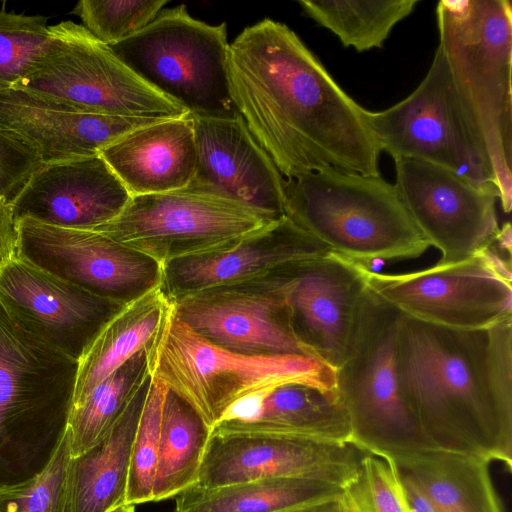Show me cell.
<instances>
[{
	"label": "cell",
	"mask_w": 512,
	"mask_h": 512,
	"mask_svg": "<svg viewBox=\"0 0 512 512\" xmlns=\"http://www.w3.org/2000/svg\"><path fill=\"white\" fill-rule=\"evenodd\" d=\"M232 101L284 178L324 169L378 176L368 110L351 98L287 25L265 18L228 51Z\"/></svg>",
	"instance_id": "1"
},
{
	"label": "cell",
	"mask_w": 512,
	"mask_h": 512,
	"mask_svg": "<svg viewBox=\"0 0 512 512\" xmlns=\"http://www.w3.org/2000/svg\"><path fill=\"white\" fill-rule=\"evenodd\" d=\"M401 398L436 449L512 465V318L453 329L402 314Z\"/></svg>",
	"instance_id": "2"
},
{
	"label": "cell",
	"mask_w": 512,
	"mask_h": 512,
	"mask_svg": "<svg viewBox=\"0 0 512 512\" xmlns=\"http://www.w3.org/2000/svg\"><path fill=\"white\" fill-rule=\"evenodd\" d=\"M78 365L0 303V491L31 482L55 456L68 428Z\"/></svg>",
	"instance_id": "3"
},
{
	"label": "cell",
	"mask_w": 512,
	"mask_h": 512,
	"mask_svg": "<svg viewBox=\"0 0 512 512\" xmlns=\"http://www.w3.org/2000/svg\"><path fill=\"white\" fill-rule=\"evenodd\" d=\"M441 48L489 159L505 213L512 205V6L509 0H441Z\"/></svg>",
	"instance_id": "4"
},
{
	"label": "cell",
	"mask_w": 512,
	"mask_h": 512,
	"mask_svg": "<svg viewBox=\"0 0 512 512\" xmlns=\"http://www.w3.org/2000/svg\"><path fill=\"white\" fill-rule=\"evenodd\" d=\"M285 216L350 260L421 256L430 244L394 184L378 176L324 169L285 178Z\"/></svg>",
	"instance_id": "5"
},
{
	"label": "cell",
	"mask_w": 512,
	"mask_h": 512,
	"mask_svg": "<svg viewBox=\"0 0 512 512\" xmlns=\"http://www.w3.org/2000/svg\"><path fill=\"white\" fill-rule=\"evenodd\" d=\"M150 376L213 427L240 399L288 383L335 388V370L304 355H245L201 337L173 313L149 349Z\"/></svg>",
	"instance_id": "6"
},
{
	"label": "cell",
	"mask_w": 512,
	"mask_h": 512,
	"mask_svg": "<svg viewBox=\"0 0 512 512\" xmlns=\"http://www.w3.org/2000/svg\"><path fill=\"white\" fill-rule=\"evenodd\" d=\"M401 316L367 287L335 369L336 390L350 421V443L385 460L436 449L399 393L395 356Z\"/></svg>",
	"instance_id": "7"
},
{
	"label": "cell",
	"mask_w": 512,
	"mask_h": 512,
	"mask_svg": "<svg viewBox=\"0 0 512 512\" xmlns=\"http://www.w3.org/2000/svg\"><path fill=\"white\" fill-rule=\"evenodd\" d=\"M51 41L32 70L13 88L61 109L139 119L189 113L136 75L83 25H50Z\"/></svg>",
	"instance_id": "8"
},
{
	"label": "cell",
	"mask_w": 512,
	"mask_h": 512,
	"mask_svg": "<svg viewBox=\"0 0 512 512\" xmlns=\"http://www.w3.org/2000/svg\"><path fill=\"white\" fill-rule=\"evenodd\" d=\"M109 47L145 83L191 116L239 115L229 88L224 22L207 24L179 5L163 9L142 30Z\"/></svg>",
	"instance_id": "9"
},
{
	"label": "cell",
	"mask_w": 512,
	"mask_h": 512,
	"mask_svg": "<svg viewBox=\"0 0 512 512\" xmlns=\"http://www.w3.org/2000/svg\"><path fill=\"white\" fill-rule=\"evenodd\" d=\"M279 219L222 196L184 188L132 196L99 232L161 266L231 250L268 231Z\"/></svg>",
	"instance_id": "10"
},
{
	"label": "cell",
	"mask_w": 512,
	"mask_h": 512,
	"mask_svg": "<svg viewBox=\"0 0 512 512\" xmlns=\"http://www.w3.org/2000/svg\"><path fill=\"white\" fill-rule=\"evenodd\" d=\"M368 119L381 152L394 160L431 163L477 186L497 190L484 146L439 46L416 89L385 110H368Z\"/></svg>",
	"instance_id": "11"
},
{
	"label": "cell",
	"mask_w": 512,
	"mask_h": 512,
	"mask_svg": "<svg viewBox=\"0 0 512 512\" xmlns=\"http://www.w3.org/2000/svg\"><path fill=\"white\" fill-rule=\"evenodd\" d=\"M504 251L494 242L457 263L398 274L365 266L363 274L371 292L407 317L453 329H481L512 318L511 258Z\"/></svg>",
	"instance_id": "12"
},
{
	"label": "cell",
	"mask_w": 512,
	"mask_h": 512,
	"mask_svg": "<svg viewBox=\"0 0 512 512\" xmlns=\"http://www.w3.org/2000/svg\"><path fill=\"white\" fill-rule=\"evenodd\" d=\"M290 269L263 280L186 295L172 302L173 313L201 337L232 352L312 357L294 330Z\"/></svg>",
	"instance_id": "13"
},
{
	"label": "cell",
	"mask_w": 512,
	"mask_h": 512,
	"mask_svg": "<svg viewBox=\"0 0 512 512\" xmlns=\"http://www.w3.org/2000/svg\"><path fill=\"white\" fill-rule=\"evenodd\" d=\"M394 163L397 192L421 234L440 250L439 264L464 261L495 242L500 232L495 188L416 159Z\"/></svg>",
	"instance_id": "14"
},
{
	"label": "cell",
	"mask_w": 512,
	"mask_h": 512,
	"mask_svg": "<svg viewBox=\"0 0 512 512\" xmlns=\"http://www.w3.org/2000/svg\"><path fill=\"white\" fill-rule=\"evenodd\" d=\"M16 257L94 295L126 304L161 285L162 266L93 230L17 222Z\"/></svg>",
	"instance_id": "15"
},
{
	"label": "cell",
	"mask_w": 512,
	"mask_h": 512,
	"mask_svg": "<svg viewBox=\"0 0 512 512\" xmlns=\"http://www.w3.org/2000/svg\"><path fill=\"white\" fill-rule=\"evenodd\" d=\"M365 454L346 442L262 431L212 430L194 487L301 478L343 488L356 475Z\"/></svg>",
	"instance_id": "16"
},
{
	"label": "cell",
	"mask_w": 512,
	"mask_h": 512,
	"mask_svg": "<svg viewBox=\"0 0 512 512\" xmlns=\"http://www.w3.org/2000/svg\"><path fill=\"white\" fill-rule=\"evenodd\" d=\"M0 303L28 332L80 361L125 304L94 295L18 258L0 272Z\"/></svg>",
	"instance_id": "17"
},
{
	"label": "cell",
	"mask_w": 512,
	"mask_h": 512,
	"mask_svg": "<svg viewBox=\"0 0 512 512\" xmlns=\"http://www.w3.org/2000/svg\"><path fill=\"white\" fill-rule=\"evenodd\" d=\"M364 267L333 252L299 262L289 271L296 335L312 357L334 370L344 356L367 290Z\"/></svg>",
	"instance_id": "18"
},
{
	"label": "cell",
	"mask_w": 512,
	"mask_h": 512,
	"mask_svg": "<svg viewBox=\"0 0 512 512\" xmlns=\"http://www.w3.org/2000/svg\"><path fill=\"white\" fill-rule=\"evenodd\" d=\"M192 118L197 168L187 188L284 217L285 178L242 117Z\"/></svg>",
	"instance_id": "19"
},
{
	"label": "cell",
	"mask_w": 512,
	"mask_h": 512,
	"mask_svg": "<svg viewBox=\"0 0 512 512\" xmlns=\"http://www.w3.org/2000/svg\"><path fill=\"white\" fill-rule=\"evenodd\" d=\"M130 198L99 154L42 164L11 209L16 222L92 230L118 216Z\"/></svg>",
	"instance_id": "20"
},
{
	"label": "cell",
	"mask_w": 512,
	"mask_h": 512,
	"mask_svg": "<svg viewBox=\"0 0 512 512\" xmlns=\"http://www.w3.org/2000/svg\"><path fill=\"white\" fill-rule=\"evenodd\" d=\"M330 253L329 247L284 216L264 234L231 250L165 264L160 287L172 303L199 291L274 277Z\"/></svg>",
	"instance_id": "21"
},
{
	"label": "cell",
	"mask_w": 512,
	"mask_h": 512,
	"mask_svg": "<svg viewBox=\"0 0 512 512\" xmlns=\"http://www.w3.org/2000/svg\"><path fill=\"white\" fill-rule=\"evenodd\" d=\"M156 121L76 113L19 89L0 90V130L31 149L42 164L99 155L128 132Z\"/></svg>",
	"instance_id": "22"
},
{
	"label": "cell",
	"mask_w": 512,
	"mask_h": 512,
	"mask_svg": "<svg viewBox=\"0 0 512 512\" xmlns=\"http://www.w3.org/2000/svg\"><path fill=\"white\" fill-rule=\"evenodd\" d=\"M100 155L131 197L187 188L197 168L193 118L188 114L137 128Z\"/></svg>",
	"instance_id": "23"
},
{
	"label": "cell",
	"mask_w": 512,
	"mask_h": 512,
	"mask_svg": "<svg viewBox=\"0 0 512 512\" xmlns=\"http://www.w3.org/2000/svg\"><path fill=\"white\" fill-rule=\"evenodd\" d=\"M150 380L98 442L70 457L64 512H112L125 505L131 450Z\"/></svg>",
	"instance_id": "24"
},
{
	"label": "cell",
	"mask_w": 512,
	"mask_h": 512,
	"mask_svg": "<svg viewBox=\"0 0 512 512\" xmlns=\"http://www.w3.org/2000/svg\"><path fill=\"white\" fill-rule=\"evenodd\" d=\"M173 305L160 286L126 303L103 326L79 361L72 407L131 359L150 347Z\"/></svg>",
	"instance_id": "25"
},
{
	"label": "cell",
	"mask_w": 512,
	"mask_h": 512,
	"mask_svg": "<svg viewBox=\"0 0 512 512\" xmlns=\"http://www.w3.org/2000/svg\"><path fill=\"white\" fill-rule=\"evenodd\" d=\"M391 461L435 512H503L489 462L466 454L428 449Z\"/></svg>",
	"instance_id": "26"
},
{
	"label": "cell",
	"mask_w": 512,
	"mask_h": 512,
	"mask_svg": "<svg viewBox=\"0 0 512 512\" xmlns=\"http://www.w3.org/2000/svg\"><path fill=\"white\" fill-rule=\"evenodd\" d=\"M218 431H262L350 443L348 414L335 388L288 383L269 391L248 422L224 420Z\"/></svg>",
	"instance_id": "27"
},
{
	"label": "cell",
	"mask_w": 512,
	"mask_h": 512,
	"mask_svg": "<svg viewBox=\"0 0 512 512\" xmlns=\"http://www.w3.org/2000/svg\"><path fill=\"white\" fill-rule=\"evenodd\" d=\"M211 434L212 427L196 410L167 389L152 501L175 498L197 484Z\"/></svg>",
	"instance_id": "28"
},
{
	"label": "cell",
	"mask_w": 512,
	"mask_h": 512,
	"mask_svg": "<svg viewBox=\"0 0 512 512\" xmlns=\"http://www.w3.org/2000/svg\"><path fill=\"white\" fill-rule=\"evenodd\" d=\"M343 492L338 485L301 478L261 479L215 488H189L173 512H288Z\"/></svg>",
	"instance_id": "29"
},
{
	"label": "cell",
	"mask_w": 512,
	"mask_h": 512,
	"mask_svg": "<svg viewBox=\"0 0 512 512\" xmlns=\"http://www.w3.org/2000/svg\"><path fill=\"white\" fill-rule=\"evenodd\" d=\"M150 347L135 354L98 384L79 406L71 408L67 428L71 456L82 454L98 442L150 379Z\"/></svg>",
	"instance_id": "30"
},
{
	"label": "cell",
	"mask_w": 512,
	"mask_h": 512,
	"mask_svg": "<svg viewBox=\"0 0 512 512\" xmlns=\"http://www.w3.org/2000/svg\"><path fill=\"white\" fill-rule=\"evenodd\" d=\"M417 0H300L304 13L358 52L381 48L392 29L409 16Z\"/></svg>",
	"instance_id": "31"
},
{
	"label": "cell",
	"mask_w": 512,
	"mask_h": 512,
	"mask_svg": "<svg viewBox=\"0 0 512 512\" xmlns=\"http://www.w3.org/2000/svg\"><path fill=\"white\" fill-rule=\"evenodd\" d=\"M48 18L0 10V90L13 88L36 65L51 41Z\"/></svg>",
	"instance_id": "32"
},
{
	"label": "cell",
	"mask_w": 512,
	"mask_h": 512,
	"mask_svg": "<svg viewBox=\"0 0 512 512\" xmlns=\"http://www.w3.org/2000/svg\"><path fill=\"white\" fill-rule=\"evenodd\" d=\"M167 387L151 378L132 445L125 505L152 501L158 462L161 412Z\"/></svg>",
	"instance_id": "33"
},
{
	"label": "cell",
	"mask_w": 512,
	"mask_h": 512,
	"mask_svg": "<svg viewBox=\"0 0 512 512\" xmlns=\"http://www.w3.org/2000/svg\"><path fill=\"white\" fill-rule=\"evenodd\" d=\"M167 0H81L72 13L100 42L119 43L151 23Z\"/></svg>",
	"instance_id": "34"
},
{
	"label": "cell",
	"mask_w": 512,
	"mask_h": 512,
	"mask_svg": "<svg viewBox=\"0 0 512 512\" xmlns=\"http://www.w3.org/2000/svg\"><path fill=\"white\" fill-rule=\"evenodd\" d=\"M343 495L352 512H408L395 465L371 454L362 457Z\"/></svg>",
	"instance_id": "35"
},
{
	"label": "cell",
	"mask_w": 512,
	"mask_h": 512,
	"mask_svg": "<svg viewBox=\"0 0 512 512\" xmlns=\"http://www.w3.org/2000/svg\"><path fill=\"white\" fill-rule=\"evenodd\" d=\"M70 457L67 430L55 456L39 476L21 487L0 491V512H64Z\"/></svg>",
	"instance_id": "36"
},
{
	"label": "cell",
	"mask_w": 512,
	"mask_h": 512,
	"mask_svg": "<svg viewBox=\"0 0 512 512\" xmlns=\"http://www.w3.org/2000/svg\"><path fill=\"white\" fill-rule=\"evenodd\" d=\"M41 166L31 149L0 130V203L11 207Z\"/></svg>",
	"instance_id": "37"
},
{
	"label": "cell",
	"mask_w": 512,
	"mask_h": 512,
	"mask_svg": "<svg viewBox=\"0 0 512 512\" xmlns=\"http://www.w3.org/2000/svg\"><path fill=\"white\" fill-rule=\"evenodd\" d=\"M18 228L10 206L0 203V272L17 254Z\"/></svg>",
	"instance_id": "38"
},
{
	"label": "cell",
	"mask_w": 512,
	"mask_h": 512,
	"mask_svg": "<svg viewBox=\"0 0 512 512\" xmlns=\"http://www.w3.org/2000/svg\"><path fill=\"white\" fill-rule=\"evenodd\" d=\"M288 512H352L343 492L313 501Z\"/></svg>",
	"instance_id": "39"
},
{
	"label": "cell",
	"mask_w": 512,
	"mask_h": 512,
	"mask_svg": "<svg viewBox=\"0 0 512 512\" xmlns=\"http://www.w3.org/2000/svg\"><path fill=\"white\" fill-rule=\"evenodd\" d=\"M400 479L408 512H435L424 495L409 480L402 476Z\"/></svg>",
	"instance_id": "40"
},
{
	"label": "cell",
	"mask_w": 512,
	"mask_h": 512,
	"mask_svg": "<svg viewBox=\"0 0 512 512\" xmlns=\"http://www.w3.org/2000/svg\"><path fill=\"white\" fill-rule=\"evenodd\" d=\"M135 506L132 505H123L119 507L118 509L112 511V512H134Z\"/></svg>",
	"instance_id": "41"
}]
</instances>
